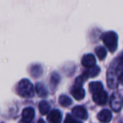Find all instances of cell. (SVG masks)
Returning a JSON list of instances; mask_svg holds the SVG:
<instances>
[{
  "instance_id": "1",
  "label": "cell",
  "mask_w": 123,
  "mask_h": 123,
  "mask_svg": "<svg viewBox=\"0 0 123 123\" xmlns=\"http://www.w3.org/2000/svg\"><path fill=\"white\" fill-rule=\"evenodd\" d=\"M17 93L19 95L25 98H31L34 96L35 91L34 87L31 81L28 79H22L18 84L17 86Z\"/></svg>"
},
{
  "instance_id": "2",
  "label": "cell",
  "mask_w": 123,
  "mask_h": 123,
  "mask_svg": "<svg viewBox=\"0 0 123 123\" xmlns=\"http://www.w3.org/2000/svg\"><path fill=\"white\" fill-rule=\"evenodd\" d=\"M102 41L110 51L114 52L117 48V35L114 31H108L102 35Z\"/></svg>"
},
{
  "instance_id": "3",
  "label": "cell",
  "mask_w": 123,
  "mask_h": 123,
  "mask_svg": "<svg viewBox=\"0 0 123 123\" xmlns=\"http://www.w3.org/2000/svg\"><path fill=\"white\" fill-rule=\"evenodd\" d=\"M93 100L98 105H105L107 101V93L104 90H100L93 94Z\"/></svg>"
},
{
  "instance_id": "4",
  "label": "cell",
  "mask_w": 123,
  "mask_h": 123,
  "mask_svg": "<svg viewBox=\"0 0 123 123\" xmlns=\"http://www.w3.org/2000/svg\"><path fill=\"white\" fill-rule=\"evenodd\" d=\"M81 62H82V65L84 66V68H92V67H94V66H95L96 60L94 55L86 54L83 56Z\"/></svg>"
},
{
  "instance_id": "5",
  "label": "cell",
  "mask_w": 123,
  "mask_h": 123,
  "mask_svg": "<svg viewBox=\"0 0 123 123\" xmlns=\"http://www.w3.org/2000/svg\"><path fill=\"white\" fill-rule=\"evenodd\" d=\"M71 94L73 95V97H74L78 100L84 99V95H85V91L83 89L82 86H79L74 84V86L71 89Z\"/></svg>"
},
{
  "instance_id": "6",
  "label": "cell",
  "mask_w": 123,
  "mask_h": 123,
  "mask_svg": "<svg viewBox=\"0 0 123 123\" xmlns=\"http://www.w3.org/2000/svg\"><path fill=\"white\" fill-rule=\"evenodd\" d=\"M97 118L100 122L103 123H109L111 121L112 118V114H111V111L109 110H102L99 114L97 115Z\"/></svg>"
},
{
  "instance_id": "7",
  "label": "cell",
  "mask_w": 123,
  "mask_h": 123,
  "mask_svg": "<svg viewBox=\"0 0 123 123\" xmlns=\"http://www.w3.org/2000/svg\"><path fill=\"white\" fill-rule=\"evenodd\" d=\"M35 116V111L32 107H27L24 109L22 112V119L25 123H30Z\"/></svg>"
},
{
  "instance_id": "8",
  "label": "cell",
  "mask_w": 123,
  "mask_h": 123,
  "mask_svg": "<svg viewBox=\"0 0 123 123\" xmlns=\"http://www.w3.org/2000/svg\"><path fill=\"white\" fill-rule=\"evenodd\" d=\"M47 120L50 123H60L62 121V114L58 110H53L49 113Z\"/></svg>"
},
{
  "instance_id": "9",
  "label": "cell",
  "mask_w": 123,
  "mask_h": 123,
  "mask_svg": "<svg viewBox=\"0 0 123 123\" xmlns=\"http://www.w3.org/2000/svg\"><path fill=\"white\" fill-rule=\"evenodd\" d=\"M111 107L114 111L117 112L121 110V102L120 99V96L118 94H113L111 99Z\"/></svg>"
},
{
  "instance_id": "10",
  "label": "cell",
  "mask_w": 123,
  "mask_h": 123,
  "mask_svg": "<svg viewBox=\"0 0 123 123\" xmlns=\"http://www.w3.org/2000/svg\"><path fill=\"white\" fill-rule=\"evenodd\" d=\"M73 115H74L75 117L79 118V119L85 120L88 117V113L86 111V110L84 108H83L82 106H76L73 109L72 111Z\"/></svg>"
},
{
  "instance_id": "11",
  "label": "cell",
  "mask_w": 123,
  "mask_h": 123,
  "mask_svg": "<svg viewBox=\"0 0 123 123\" xmlns=\"http://www.w3.org/2000/svg\"><path fill=\"white\" fill-rule=\"evenodd\" d=\"M36 91L37 94L41 97H46L48 94V91L46 89V86L41 83H38L36 85Z\"/></svg>"
},
{
  "instance_id": "12",
  "label": "cell",
  "mask_w": 123,
  "mask_h": 123,
  "mask_svg": "<svg viewBox=\"0 0 123 123\" xmlns=\"http://www.w3.org/2000/svg\"><path fill=\"white\" fill-rule=\"evenodd\" d=\"M50 109H51V105L46 100H42L40 102L39 104V111L41 115H46L49 112Z\"/></svg>"
},
{
  "instance_id": "13",
  "label": "cell",
  "mask_w": 123,
  "mask_h": 123,
  "mask_svg": "<svg viewBox=\"0 0 123 123\" xmlns=\"http://www.w3.org/2000/svg\"><path fill=\"white\" fill-rule=\"evenodd\" d=\"M89 91L92 94H94L96 92H99L100 90H103V85L100 82H92L89 85Z\"/></svg>"
},
{
  "instance_id": "14",
  "label": "cell",
  "mask_w": 123,
  "mask_h": 123,
  "mask_svg": "<svg viewBox=\"0 0 123 123\" xmlns=\"http://www.w3.org/2000/svg\"><path fill=\"white\" fill-rule=\"evenodd\" d=\"M99 71H100V69H99V67L94 66V67H92V68H89V70L85 73V75L87 76L88 78H89V77L94 78V77L97 76L98 74H99Z\"/></svg>"
},
{
  "instance_id": "15",
  "label": "cell",
  "mask_w": 123,
  "mask_h": 123,
  "mask_svg": "<svg viewBox=\"0 0 123 123\" xmlns=\"http://www.w3.org/2000/svg\"><path fill=\"white\" fill-rule=\"evenodd\" d=\"M58 101H59V104L63 107H68L72 104V99L67 95H61Z\"/></svg>"
},
{
  "instance_id": "16",
  "label": "cell",
  "mask_w": 123,
  "mask_h": 123,
  "mask_svg": "<svg viewBox=\"0 0 123 123\" xmlns=\"http://www.w3.org/2000/svg\"><path fill=\"white\" fill-rule=\"evenodd\" d=\"M95 52H96V55H97L98 58L99 60H103L105 58L106 56V50L105 49L103 46H98L97 48L95 49Z\"/></svg>"
},
{
  "instance_id": "17",
  "label": "cell",
  "mask_w": 123,
  "mask_h": 123,
  "mask_svg": "<svg viewBox=\"0 0 123 123\" xmlns=\"http://www.w3.org/2000/svg\"><path fill=\"white\" fill-rule=\"evenodd\" d=\"M41 74H42V68L41 66L36 65L31 68V74L34 78H38L41 75Z\"/></svg>"
},
{
  "instance_id": "18",
  "label": "cell",
  "mask_w": 123,
  "mask_h": 123,
  "mask_svg": "<svg viewBox=\"0 0 123 123\" xmlns=\"http://www.w3.org/2000/svg\"><path fill=\"white\" fill-rule=\"evenodd\" d=\"M59 82V75L57 74H52L51 77V84L53 85H56L57 83Z\"/></svg>"
},
{
  "instance_id": "19",
  "label": "cell",
  "mask_w": 123,
  "mask_h": 123,
  "mask_svg": "<svg viewBox=\"0 0 123 123\" xmlns=\"http://www.w3.org/2000/svg\"><path fill=\"white\" fill-rule=\"evenodd\" d=\"M65 123H81V122H79L77 120H75L73 116L67 115V116L65 118Z\"/></svg>"
},
{
  "instance_id": "20",
  "label": "cell",
  "mask_w": 123,
  "mask_h": 123,
  "mask_svg": "<svg viewBox=\"0 0 123 123\" xmlns=\"http://www.w3.org/2000/svg\"><path fill=\"white\" fill-rule=\"evenodd\" d=\"M118 79H119V81L121 83H123V73L121 74V75L119 76V78H118Z\"/></svg>"
},
{
  "instance_id": "21",
  "label": "cell",
  "mask_w": 123,
  "mask_h": 123,
  "mask_svg": "<svg viewBox=\"0 0 123 123\" xmlns=\"http://www.w3.org/2000/svg\"><path fill=\"white\" fill-rule=\"evenodd\" d=\"M38 123H45V121H43V120H40V121H38Z\"/></svg>"
},
{
  "instance_id": "22",
  "label": "cell",
  "mask_w": 123,
  "mask_h": 123,
  "mask_svg": "<svg viewBox=\"0 0 123 123\" xmlns=\"http://www.w3.org/2000/svg\"><path fill=\"white\" fill-rule=\"evenodd\" d=\"M122 104H123V99H122Z\"/></svg>"
}]
</instances>
